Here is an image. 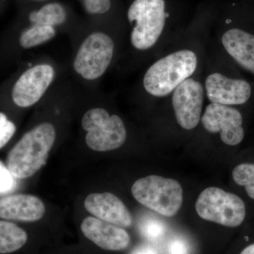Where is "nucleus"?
<instances>
[{"instance_id":"f257e3e1","label":"nucleus","mask_w":254,"mask_h":254,"mask_svg":"<svg viewBox=\"0 0 254 254\" xmlns=\"http://www.w3.org/2000/svg\"><path fill=\"white\" fill-rule=\"evenodd\" d=\"M204 31H186L157 57L145 71V94L161 101L190 78L203 73L211 37Z\"/></svg>"},{"instance_id":"f03ea898","label":"nucleus","mask_w":254,"mask_h":254,"mask_svg":"<svg viewBox=\"0 0 254 254\" xmlns=\"http://www.w3.org/2000/svg\"><path fill=\"white\" fill-rule=\"evenodd\" d=\"M205 99L209 103L245 108L254 100V84L250 78L219 50L213 41L203 74Z\"/></svg>"},{"instance_id":"7ed1b4c3","label":"nucleus","mask_w":254,"mask_h":254,"mask_svg":"<svg viewBox=\"0 0 254 254\" xmlns=\"http://www.w3.org/2000/svg\"><path fill=\"white\" fill-rule=\"evenodd\" d=\"M170 13L165 0H134L127 18L132 25L129 41L141 53H151L155 58L177 38L168 34L167 23Z\"/></svg>"},{"instance_id":"20e7f679","label":"nucleus","mask_w":254,"mask_h":254,"mask_svg":"<svg viewBox=\"0 0 254 254\" xmlns=\"http://www.w3.org/2000/svg\"><path fill=\"white\" fill-rule=\"evenodd\" d=\"M56 138L55 127L42 123L26 132L10 150L6 167L18 179L29 178L44 165Z\"/></svg>"},{"instance_id":"39448f33","label":"nucleus","mask_w":254,"mask_h":254,"mask_svg":"<svg viewBox=\"0 0 254 254\" xmlns=\"http://www.w3.org/2000/svg\"><path fill=\"white\" fill-rule=\"evenodd\" d=\"M131 193L138 203L165 217L175 216L183 203V190L179 182L158 175L136 180Z\"/></svg>"},{"instance_id":"423d86ee","label":"nucleus","mask_w":254,"mask_h":254,"mask_svg":"<svg viewBox=\"0 0 254 254\" xmlns=\"http://www.w3.org/2000/svg\"><path fill=\"white\" fill-rule=\"evenodd\" d=\"M200 218L222 226L237 227L247 217V205L240 195L211 187L200 193L195 203Z\"/></svg>"},{"instance_id":"0eeeda50","label":"nucleus","mask_w":254,"mask_h":254,"mask_svg":"<svg viewBox=\"0 0 254 254\" xmlns=\"http://www.w3.org/2000/svg\"><path fill=\"white\" fill-rule=\"evenodd\" d=\"M81 125L87 131V145L95 151L116 150L126 141L127 131L123 119L118 115H110L103 108L87 111L82 118Z\"/></svg>"},{"instance_id":"6e6552de","label":"nucleus","mask_w":254,"mask_h":254,"mask_svg":"<svg viewBox=\"0 0 254 254\" xmlns=\"http://www.w3.org/2000/svg\"><path fill=\"white\" fill-rule=\"evenodd\" d=\"M203 74L189 78L163 100L168 103L175 123L182 130L192 131L200 125L206 100Z\"/></svg>"},{"instance_id":"1a4fd4ad","label":"nucleus","mask_w":254,"mask_h":254,"mask_svg":"<svg viewBox=\"0 0 254 254\" xmlns=\"http://www.w3.org/2000/svg\"><path fill=\"white\" fill-rule=\"evenodd\" d=\"M115 41L103 32H95L82 43L73 62L75 71L86 80L103 76L113 62Z\"/></svg>"},{"instance_id":"9d476101","label":"nucleus","mask_w":254,"mask_h":254,"mask_svg":"<svg viewBox=\"0 0 254 254\" xmlns=\"http://www.w3.org/2000/svg\"><path fill=\"white\" fill-rule=\"evenodd\" d=\"M200 125L207 133H221L220 139L227 146H238L245 138V116L240 108L209 103Z\"/></svg>"},{"instance_id":"9b49d317","label":"nucleus","mask_w":254,"mask_h":254,"mask_svg":"<svg viewBox=\"0 0 254 254\" xmlns=\"http://www.w3.org/2000/svg\"><path fill=\"white\" fill-rule=\"evenodd\" d=\"M226 25L212 41L254 84V31Z\"/></svg>"},{"instance_id":"f8f14e48","label":"nucleus","mask_w":254,"mask_h":254,"mask_svg":"<svg viewBox=\"0 0 254 254\" xmlns=\"http://www.w3.org/2000/svg\"><path fill=\"white\" fill-rule=\"evenodd\" d=\"M54 77V68L50 64H42L28 68L13 86V102L20 108H28L36 104L49 88Z\"/></svg>"},{"instance_id":"ddd939ff","label":"nucleus","mask_w":254,"mask_h":254,"mask_svg":"<svg viewBox=\"0 0 254 254\" xmlns=\"http://www.w3.org/2000/svg\"><path fill=\"white\" fill-rule=\"evenodd\" d=\"M85 208L95 218L117 226H131L132 217L123 201L113 193H93L86 197Z\"/></svg>"},{"instance_id":"4468645a","label":"nucleus","mask_w":254,"mask_h":254,"mask_svg":"<svg viewBox=\"0 0 254 254\" xmlns=\"http://www.w3.org/2000/svg\"><path fill=\"white\" fill-rule=\"evenodd\" d=\"M81 229L86 238L103 250L122 251L129 245V235L124 229L95 217L85 218Z\"/></svg>"},{"instance_id":"2eb2a0df","label":"nucleus","mask_w":254,"mask_h":254,"mask_svg":"<svg viewBox=\"0 0 254 254\" xmlns=\"http://www.w3.org/2000/svg\"><path fill=\"white\" fill-rule=\"evenodd\" d=\"M46 213L44 203L36 195L16 194L0 199V218L31 222L41 220Z\"/></svg>"},{"instance_id":"dca6fc26","label":"nucleus","mask_w":254,"mask_h":254,"mask_svg":"<svg viewBox=\"0 0 254 254\" xmlns=\"http://www.w3.org/2000/svg\"><path fill=\"white\" fill-rule=\"evenodd\" d=\"M28 240L26 232L12 222L0 220V254L13 253L22 248Z\"/></svg>"},{"instance_id":"f3484780","label":"nucleus","mask_w":254,"mask_h":254,"mask_svg":"<svg viewBox=\"0 0 254 254\" xmlns=\"http://www.w3.org/2000/svg\"><path fill=\"white\" fill-rule=\"evenodd\" d=\"M66 13L61 4L51 3L45 5L38 11L31 12L29 20L31 23L55 27L64 22Z\"/></svg>"},{"instance_id":"a211bd4d","label":"nucleus","mask_w":254,"mask_h":254,"mask_svg":"<svg viewBox=\"0 0 254 254\" xmlns=\"http://www.w3.org/2000/svg\"><path fill=\"white\" fill-rule=\"evenodd\" d=\"M56 35L55 27L33 23V26L25 30L19 38L20 46L24 49L34 48L49 41Z\"/></svg>"},{"instance_id":"6ab92c4d","label":"nucleus","mask_w":254,"mask_h":254,"mask_svg":"<svg viewBox=\"0 0 254 254\" xmlns=\"http://www.w3.org/2000/svg\"><path fill=\"white\" fill-rule=\"evenodd\" d=\"M234 182L245 189L249 198L254 200V161L237 164L232 172Z\"/></svg>"},{"instance_id":"aec40b11","label":"nucleus","mask_w":254,"mask_h":254,"mask_svg":"<svg viewBox=\"0 0 254 254\" xmlns=\"http://www.w3.org/2000/svg\"><path fill=\"white\" fill-rule=\"evenodd\" d=\"M142 236L152 243H158L163 240L165 235V225L154 218H147L140 223Z\"/></svg>"},{"instance_id":"412c9836","label":"nucleus","mask_w":254,"mask_h":254,"mask_svg":"<svg viewBox=\"0 0 254 254\" xmlns=\"http://www.w3.org/2000/svg\"><path fill=\"white\" fill-rule=\"evenodd\" d=\"M16 127L4 113L0 112V149L14 136Z\"/></svg>"},{"instance_id":"4be33fe9","label":"nucleus","mask_w":254,"mask_h":254,"mask_svg":"<svg viewBox=\"0 0 254 254\" xmlns=\"http://www.w3.org/2000/svg\"><path fill=\"white\" fill-rule=\"evenodd\" d=\"M85 9L92 14H103L111 8V0H83Z\"/></svg>"},{"instance_id":"5701e85b","label":"nucleus","mask_w":254,"mask_h":254,"mask_svg":"<svg viewBox=\"0 0 254 254\" xmlns=\"http://www.w3.org/2000/svg\"><path fill=\"white\" fill-rule=\"evenodd\" d=\"M14 177L6 165L0 161V193H6L14 188Z\"/></svg>"},{"instance_id":"b1692460","label":"nucleus","mask_w":254,"mask_h":254,"mask_svg":"<svg viewBox=\"0 0 254 254\" xmlns=\"http://www.w3.org/2000/svg\"><path fill=\"white\" fill-rule=\"evenodd\" d=\"M190 251V246L188 243L180 237H176V238L175 237L169 243V254H189Z\"/></svg>"},{"instance_id":"393cba45","label":"nucleus","mask_w":254,"mask_h":254,"mask_svg":"<svg viewBox=\"0 0 254 254\" xmlns=\"http://www.w3.org/2000/svg\"><path fill=\"white\" fill-rule=\"evenodd\" d=\"M131 254H158L154 247L148 245L138 246L132 251Z\"/></svg>"},{"instance_id":"a878e982","label":"nucleus","mask_w":254,"mask_h":254,"mask_svg":"<svg viewBox=\"0 0 254 254\" xmlns=\"http://www.w3.org/2000/svg\"><path fill=\"white\" fill-rule=\"evenodd\" d=\"M240 254H254V243L251 244L245 247Z\"/></svg>"}]
</instances>
